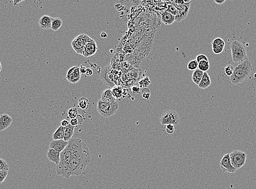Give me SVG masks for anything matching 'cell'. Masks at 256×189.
Segmentation results:
<instances>
[{
  "label": "cell",
  "instance_id": "obj_37",
  "mask_svg": "<svg viewBox=\"0 0 256 189\" xmlns=\"http://www.w3.org/2000/svg\"><path fill=\"white\" fill-rule=\"evenodd\" d=\"M77 67H78V66H74V67H73L72 68H71V69H69L68 72L66 73V79H67L68 77H69L71 76V75L72 74V73L74 72V70H75Z\"/></svg>",
  "mask_w": 256,
  "mask_h": 189
},
{
  "label": "cell",
  "instance_id": "obj_33",
  "mask_svg": "<svg viewBox=\"0 0 256 189\" xmlns=\"http://www.w3.org/2000/svg\"><path fill=\"white\" fill-rule=\"evenodd\" d=\"M224 41L221 38H217L214 40L213 42H211V45H212V47H218L220 46L222 44L224 43Z\"/></svg>",
  "mask_w": 256,
  "mask_h": 189
},
{
  "label": "cell",
  "instance_id": "obj_7",
  "mask_svg": "<svg viewBox=\"0 0 256 189\" xmlns=\"http://www.w3.org/2000/svg\"><path fill=\"white\" fill-rule=\"evenodd\" d=\"M93 41V39L90 38L86 34H81L76 37L71 42V45L73 49L78 54L83 55V49L86 44Z\"/></svg>",
  "mask_w": 256,
  "mask_h": 189
},
{
  "label": "cell",
  "instance_id": "obj_3",
  "mask_svg": "<svg viewBox=\"0 0 256 189\" xmlns=\"http://www.w3.org/2000/svg\"><path fill=\"white\" fill-rule=\"evenodd\" d=\"M230 47L233 62L240 63L248 59L246 49L242 42L233 40L230 42Z\"/></svg>",
  "mask_w": 256,
  "mask_h": 189
},
{
  "label": "cell",
  "instance_id": "obj_30",
  "mask_svg": "<svg viewBox=\"0 0 256 189\" xmlns=\"http://www.w3.org/2000/svg\"><path fill=\"white\" fill-rule=\"evenodd\" d=\"M234 68L232 65H231V64L227 65L224 68V72H225V74H226L227 76L230 77L232 75L233 72H234Z\"/></svg>",
  "mask_w": 256,
  "mask_h": 189
},
{
  "label": "cell",
  "instance_id": "obj_20",
  "mask_svg": "<svg viewBox=\"0 0 256 189\" xmlns=\"http://www.w3.org/2000/svg\"><path fill=\"white\" fill-rule=\"evenodd\" d=\"M204 72L197 69L192 73V80L196 85H199L203 77Z\"/></svg>",
  "mask_w": 256,
  "mask_h": 189
},
{
  "label": "cell",
  "instance_id": "obj_10",
  "mask_svg": "<svg viewBox=\"0 0 256 189\" xmlns=\"http://www.w3.org/2000/svg\"><path fill=\"white\" fill-rule=\"evenodd\" d=\"M98 50V47L96 41H93L85 45L83 49V55L85 57H89L94 55Z\"/></svg>",
  "mask_w": 256,
  "mask_h": 189
},
{
  "label": "cell",
  "instance_id": "obj_9",
  "mask_svg": "<svg viewBox=\"0 0 256 189\" xmlns=\"http://www.w3.org/2000/svg\"><path fill=\"white\" fill-rule=\"evenodd\" d=\"M220 165L221 168L222 169V172H229L230 173H234L237 171L231 164L229 153H227L224 155L222 159L220 161Z\"/></svg>",
  "mask_w": 256,
  "mask_h": 189
},
{
  "label": "cell",
  "instance_id": "obj_19",
  "mask_svg": "<svg viewBox=\"0 0 256 189\" xmlns=\"http://www.w3.org/2000/svg\"><path fill=\"white\" fill-rule=\"evenodd\" d=\"M64 138L63 140L66 141L68 142L72 138L74 132V129L75 127L71 126V124H69L68 126H66V127H64Z\"/></svg>",
  "mask_w": 256,
  "mask_h": 189
},
{
  "label": "cell",
  "instance_id": "obj_17",
  "mask_svg": "<svg viewBox=\"0 0 256 189\" xmlns=\"http://www.w3.org/2000/svg\"><path fill=\"white\" fill-rule=\"evenodd\" d=\"M66 79L69 83L72 84H76L81 79V73L80 72L79 67H77L72 73V74Z\"/></svg>",
  "mask_w": 256,
  "mask_h": 189
},
{
  "label": "cell",
  "instance_id": "obj_41",
  "mask_svg": "<svg viewBox=\"0 0 256 189\" xmlns=\"http://www.w3.org/2000/svg\"><path fill=\"white\" fill-rule=\"evenodd\" d=\"M150 93L149 92H143V93H142V97H143V98H145V99H148L149 98H150Z\"/></svg>",
  "mask_w": 256,
  "mask_h": 189
},
{
  "label": "cell",
  "instance_id": "obj_6",
  "mask_svg": "<svg viewBox=\"0 0 256 189\" xmlns=\"http://www.w3.org/2000/svg\"><path fill=\"white\" fill-rule=\"evenodd\" d=\"M180 121L179 115L175 111L167 110L162 112L160 118V123L161 125H178Z\"/></svg>",
  "mask_w": 256,
  "mask_h": 189
},
{
  "label": "cell",
  "instance_id": "obj_39",
  "mask_svg": "<svg viewBox=\"0 0 256 189\" xmlns=\"http://www.w3.org/2000/svg\"><path fill=\"white\" fill-rule=\"evenodd\" d=\"M79 69H80V72L81 73V74H86V72H87V68L83 66V65H81V66L79 67Z\"/></svg>",
  "mask_w": 256,
  "mask_h": 189
},
{
  "label": "cell",
  "instance_id": "obj_47",
  "mask_svg": "<svg viewBox=\"0 0 256 189\" xmlns=\"http://www.w3.org/2000/svg\"><path fill=\"white\" fill-rule=\"evenodd\" d=\"M1 70H2V64H1V63L0 61V72H1Z\"/></svg>",
  "mask_w": 256,
  "mask_h": 189
},
{
  "label": "cell",
  "instance_id": "obj_44",
  "mask_svg": "<svg viewBox=\"0 0 256 189\" xmlns=\"http://www.w3.org/2000/svg\"><path fill=\"white\" fill-rule=\"evenodd\" d=\"M226 2V0H214V2L218 4H222Z\"/></svg>",
  "mask_w": 256,
  "mask_h": 189
},
{
  "label": "cell",
  "instance_id": "obj_45",
  "mask_svg": "<svg viewBox=\"0 0 256 189\" xmlns=\"http://www.w3.org/2000/svg\"><path fill=\"white\" fill-rule=\"evenodd\" d=\"M101 38H106L107 37V34L106 33H105V32H102V33H101Z\"/></svg>",
  "mask_w": 256,
  "mask_h": 189
},
{
  "label": "cell",
  "instance_id": "obj_12",
  "mask_svg": "<svg viewBox=\"0 0 256 189\" xmlns=\"http://www.w3.org/2000/svg\"><path fill=\"white\" fill-rule=\"evenodd\" d=\"M12 118L7 114H2L0 116V132L7 129L12 123Z\"/></svg>",
  "mask_w": 256,
  "mask_h": 189
},
{
  "label": "cell",
  "instance_id": "obj_14",
  "mask_svg": "<svg viewBox=\"0 0 256 189\" xmlns=\"http://www.w3.org/2000/svg\"><path fill=\"white\" fill-rule=\"evenodd\" d=\"M60 152L54 150L53 149L49 148L47 151V157L50 161L52 162L57 166L60 162Z\"/></svg>",
  "mask_w": 256,
  "mask_h": 189
},
{
  "label": "cell",
  "instance_id": "obj_13",
  "mask_svg": "<svg viewBox=\"0 0 256 189\" xmlns=\"http://www.w3.org/2000/svg\"><path fill=\"white\" fill-rule=\"evenodd\" d=\"M161 20L162 22L166 25H170L175 21V16L172 15L171 13H169L166 11L160 12Z\"/></svg>",
  "mask_w": 256,
  "mask_h": 189
},
{
  "label": "cell",
  "instance_id": "obj_28",
  "mask_svg": "<svg viewBox=\"0 0 256 189\" xmlns=\"http://www.w3.org/2000/svg\"><path fill=\"white\" fill-rule=\"evenodd\" d=\"M68 116L71 119L75 118L79 115V111L75 107H72L71 108L68 110Z\"/></svg>",
  "mask_w": 256,
  "mask_h": 189
},
{
  "label": "cell",
  "instance_id": "obj_8",
  "mask_svg": "<svg viewBox=\"0 0 256 189\" xmlns=\"http://www.w3.org/2000/svg\"><path fill=\"white\" fill-rule=\"evenodd\" d=\"M170 2L176 7V8L177 9V14L175 17V21L180 22L185 19L186 17H187L188 13L190 11L191 2L183 4H176L173 1Z\"/></svg>",
  "mask_w": 256,
  "mask_h": 189
},
{
  "label": "cell",
  "instance_id": "obj_5",
  "mask_svg": "<svg viewBox=\"0 0 256 189\" xmlns=\"http://www.w3.org/2000/svg\"><path fill=\"white\" fill-rule=\"evenodd\" d=\"M230 162L232 166L237 170L240 169L245 164L247 154L240 151H234L229 154Z\"/></svg>",
  "mask_w": 256,
  "mask_h": 189
},
{
  "label": "cell",
  "instance_id": "obj_46",
  "mask_svg": "<svg viewBox=\"0 0 256 189\" xmlns=\"http://www.w3.org/2000/svg\"><path fill=\"white\" fill-rule=\"evenodd\" d=\"M22 1H16V0H14V1H13V3H14V5H17V4H19L20 2H22Z\"/></svg>",
  "mask_w": 256,
  "mask_h": 189
},
{
  "label": "cell",
  "instance_id": "obj_36",
  "mask_svg": "<svg viewBox=\"0 0 256 189\" xmlns=\"http://www.w3.org/2000/svg\"><path fill=\"white\" fill-rule=\"evenodd\" d=\"M196 60L197 62H198V63L201 62V61H209L208 58L207 56L203 55V54H201V55H199L197 56L196 57Z\"/></svg>",
  "mask_w": 256,
  "mask_h": 189
},
{
  "label": "cell",
  "instance_id": "obj_22",
  "mask_svg": "<svg viewBox=\"0 0 256 189\" xmlns=\"http://www.w3.org/2000/svg\"><path fill=\"white\" fill-rule=\"evenodd\" d=\"M63 23V21L62 19L59 17H56V18H52V22H51V29L57 31L61 27Z\"/></svg>",
  "mask_w": 256,
  "mask_h": 189
},
{
  "label": "cell",
  "instance_id": "obj_34",
  "mask_svg": "<svg viewBox=\"0 0 256 189\" xmlns=\"http://www.w3.org/2000/svg\"><path fill=\"white\" fill-rule=\"evenodd\" d=\"M8 174V171H0V184L4 182Z\"/></svg>",
  "mask_w": 256,
  "mask_h": 189
},
{
  "label": "cell",
  "instance_id": "obj_1",
  "mask_svg": "<svg viewBox=\"0 0 256 189\" xmlns=\"http://www.w3.org/2000/svg\"><path fill=\"white\" fill-rule=\"evenodd\" d=\"M73 139V154L66 170V179L72 176L81 175L91 162L90 151L87 145L80 138Z\"/></svg>",
  "mask_w": 256,
  "mask_h": 189
},
{
  "label": "cell",
  "instance_id": "obj_26",
  "mask_svg": "<svg viewBox=\"0 0 256 189\" xmlns=\"http://www.w3.org/2000/svg\"><path fill=\"white\" fill-rule=\"evenodd\" d=\"M78 105H79V107L82 110H85L87 107L88 105V100L87 98H84V97L81 98L79 100Z\"/></svg>",
  "mask_w": 256,
  "mask_h": 189
},
{
  "label": "cell",
  "instance_id": "obj_32",
  "mask_svg": "<svg viewBox=\"0 0 256 189\" xmlns=\"http://www.w3.org/2000/svg\"><path fill=\"white\" fill-rule=\"evenodd\" d=\"M224 46H225V42L220 46L213 47L212 50H213L214 53L215 54H220V53H222L224 50Z\"/></svg>",
  "mask_w": 256,
  "mask_h": 189
},
{
  "label": "cell",
  "instance_id": "obj_15",
  "mask_svg": "<svg viewBox=\"0 0 256 189\" xmlns=\"http://www.w3.org/2000/svg\"><path fill=\"white\" fill-rule=\"evenodd\" d=\"M102 102H106L108 104H112L116 102V99L112 93L111 89H105L102 92L101 97V99Z\"/></svg>",
  "mask_w": 256,
  "mask_h": 189
},
{
  "label": "cell",
  "instance_id": "obj_2",
  "mask_svg": "<svg viewBox=\"0 0 256 189\" xmlns=\"http://www.w3.org/2000/svg\"><path fill=\"white\" fill-rule=\"evenodd\" d=\"M252 63L249 58L238 64L234 69L230 81L233 85L243 83L249 78L252 72Z\"/></svg>",
  "mask_w": 256,
  "mask_h": 189
},
{
  "label": "cell",
  "instance_id": "obj_35",
  "mask_svg": "<svg viewBox=\"0 0 256 189\" xmlns=\"http://www.w3.org/2000/svg\"><path fill=\"white\" fill-rule=\"evenodd\" d=\"M175 131V128L174 125L172 124H168L166 127V132L168 134H172Z\"/></svg>",
  "mask_w": 256,
  "mask_h": 189
},
{
  "label": "cell",
  "instance_id": "obj_16",
  "mask_svg": "<svg viewBox=\"0 0 256 189\" xmlns=\"http://www.w3.org/2000/svg\"><path fill=\"white\" fill-rule=\"evenodd\" d=\"M52 17L49 15H43L39 20V25L41 28L44 30L51 29Z\"/></svg>",
  "mask_w": 256,
  "mask_h": 189
},
{
  "label": "cell",
  "instance_id": "obj_31",
  "mask_svg": "<svg viewBox=\"0 0 256 189\" xmlns=\"http://www.w3.org/2000/svg\"><path fill=\"white\" fill-rule=\"evenodd\" d=\"M9 165L4 160L0 158V171H8Z\"/></svg>",
  "mask_w": 256,
  "mask_h": 189
},
{
  "label": "cell",
  "instance_id": "obj_21",
  "mask_svg": "<svg viewBox=\"0 0 256 189\" xmlns=\"http://www.w3.org/2000/svg\"><path fill=\"white\" fill-rule=\"evenodd\" d=\"M64 127L62 126H60L58 127L56 132H54L52 136L53 140H63L64 138Z\"/></svg>",
  "mask_w": 256,
  "mask_h": 189
},
{
  "label": "cell",
  "instance_id": "obj_43",
  "mask_svg": "<svg viewBox=\"0 0 256 189\" xmlns=\"http://www.w3.org/2000/svg\"><path fill=\"white\" fill-rule=\"evenodd\" d=\"M173 2L176 4H185L184 0H175V1H173Z\"/></svg>",
  "mask_w": 256,
  "mask_h": 189
},
{
  "label": "cell",
  "instance_id": "obj_42",
  "mask_svg": "<svg viewBox=\"0 0 256 189\" xmlns=\"http://www.w3.org/2000/svg\"><path fill=\"white\" fill-rule=\"evenodd\" d=\"M86 74L87 75L88 77L92 76V75L93 74V70H92L91 68H87V72H86Z\"/></svg>",
  "mask_w": 256,
  "mask_h": 189
},
{
  "label": "cell",
  "instance_id": "obj_29",
  "mask_svg": "<svg viewBox=\"0 0 256 189\" xmlns=\"http://www.w3.org/2000/svg\"><path fill=\"white\" fill-rule=\"evenodd\" d=\"M198 66H199V63L197 62L196 60H192L189 62L188 64V69L189 70L194 71L197 69Z\"/></svg>",
  "mask_w": 256,
  "mask_h": 189
},
{
  "label": "cell",
  "instance_id": "obj_18",
  "mask_svg": "<svg viewBox=\"0 0 256 189\" xmlns=\"http://www.w3.org/2000/svg\"><path fill=\"white\" fill-rule=\"evenodd\" d=\"M211 85V81L209 74L207 72H204L203 77L201 82L198 86L201 89H206Z\"/></svg>",
  "mask_w": 256,
  "mask_h": 189
},
{
  "label": "cell",
  "instance_id": "obj_24",
  "mask_svg": "<svg viewBox=\"0 0 256 189\" xmlns=\"http://www.w3.org/2000/svg\"><path fill=\"white\" fill-rule=\"evenodd\" d=\"M209 68H210V64H209V61H202L199 62L198 69L202 71L203 72H206L207 70H209Z\"/></svg>",
  "mask_w": 256,
  "mask_h": 189
},
{
  "label": "cell",
  "instance_id": "obj_40",
  "mask_svg": "<svg viewBox=\"0 0 256 189\" xmlns=\"http://www.w3.org/2000/svg\"><path fill=\"white\" fill-rule=\"evenodd\" d=\"M69 124H70V122H69L66 119H64L61 122V126H62L63 127H66V126H68Z\"/></svg>",
  "mask_w": 256,
  "mask_h": 189
},
{
  "label": "cell",
  "instance_id": "obj_25",
  "mask_svg": "<svg viewBox=\"0 0 256 189\" xmlns=\"http://www.w3.org/2000/svg\"><path fill=\"white\" fill-rule=\"evenodd\" d=\"M83 118L82 116H81V115H78L75 118H73V119H71L70 121V124L71 126L73 127H76L77 125L79 124H81L83 122Z\"/></svg>",
  "mask_w": 256,
  "mask_h": 189
},
{
  "label": "cell",
  "instance_id": "obj_4",
  "mask_svg": "<svg viewBox=\"0 0 256 189\" xmlns=\"http://www.w3.org/2000/svg\"><path fill=\"white\" fill-rule=\"evenodd\" d=\"M119 108V105L117 102L108 104L106 102L99 100L97 104V111L101 116L104 118H109L111 117L117 112Z\"/></svg>",
  "mask_w": 256,
  "mask_h": 189
},
{
  "label": "cell",
  "instance_id": "obj_11",
  "mask_svg": "<svg viewBox=\"0 0 256 189\" xmlns=\"http://www.w3.org/2000/svg\"><path fill=\"white\" fill-rule=\"evenodd\" d=\"M68 144V142L63 140H58L51 141L49 143L50 148H52L57 151L58 152L61 153L62 151L66 148Z\"/></svg>",
  "mask_w": 256,
  "mask_h": 189
},
{
  "label": "cell",
  "instance_id": "obj_38",
  "mask_svg": "<svg viewBox=\"0 0 256 189\" xmlns=\"http://www.w3.org/2000/svg\"><path fill=\"white\" fill-rule=\"evenodd\" d=\"M131 92L134 94H138L140 92V87L138 86H133L131 87Z\"/></svg>",
  "mask_w": 256,
  "mask_h": 189
},
{
  "label": "cell",
  "instance_id": "obj_27",
  "mask_svg": "<svg viewBox=\"0 0 256 189\" xmlns=\"http://www.w3.org/2000/svg\"><path fill=\"white\" fill-rule=\"evenodd\" d=\"M169 2L170 3L167 5V9L166 10V11L168 12L169 13H171L172 15L175 17L178 13L177 9L176 8V7L173 4L171 3L170 1H169Z\"/></svg>",
  "mask_w": 256,
  "mask_h": 189
},
{
  "label": "cell",
  "instance_id": "obj_23",
  "mask_svg": "<svg viewBox=\"0 0 256 189\" xmlns=\"http://www.w3.org/2000/svg\"><path fill=\"white\" fill-rule=\"evenodd\" d=\"M123 89L120 86H115L111 89L112 93L116 99H120L123 93Z\"/></svg>",
  "mask_w": 256,
  "mask_h": 189
}]
</instances>
